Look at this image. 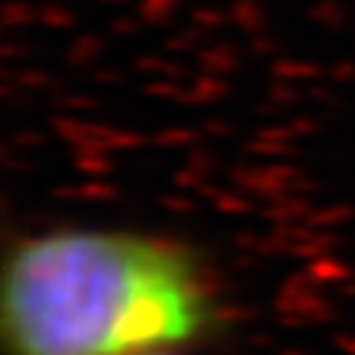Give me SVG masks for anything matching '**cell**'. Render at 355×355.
<instances>
[{
  "label": "cell",
  "instance_id": "cell-1",
  "mask_svg": "<svg viewBox=\"0 0 355 355\" xmlns=\"http://www.w3.org/2000/svg\"><path fill=\"white\" fill-rule=\"evenodd\" d=\"M216 296L184 243L128 228L18 237L0 275L6 355H154L216 326Z\"/></svg>",
  "mask_w": 355,
  "mask_h": 355
},
{
  "label": "cell",
  "instance_id": "cell-2",
  "mask_svg": "<svg viewBox=\"0 0 355 355\" xmlns=\"http://www.w3.org/2000/svg\"><path fill=\"white\" fill-rule=\"evenodd\" d=\"M154 355H184V349H169V352H154Z\"/></svg>",
  "mask_w": 355,
  "mask_h": 355
}]
</instances>
